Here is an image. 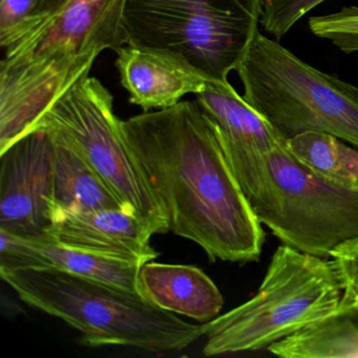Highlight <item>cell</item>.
<instances>
[{
	"instance_id": "cell-18",
	"label": "cell",
	"mask_w": 358,
	"mask_h": 358,
	"mask_svg": "<svg viewBox=\"0 0 358 358\" xmlns=\"http://www.w3.org/2000/svg\"><path fill=\"white\" fill-rule=\"evenodd\" d=\"M310 31L320 38L331 41L343 53L358 52V7H343L328 15L312 16Z\"/></svg>"
},
{
	"instance_id": "cell-13",
	"label": "cell",
	"mask_w": 358,
	"mask_h": 358,
	"mask_svg": "<svg viewBox=\"0 0 358 358\" xmlns=\"http://www.w3.org/2000/svg\"><path fill=\"white\" fill-rule=\"evenodd\" d=\"M138 286L152 305L202 324L217 317L224 305L217 285L192 265L148 262L140 268Z\"/></svg>"
},
{
	"instance_id": "cell-10",
	"label": "cell",
	"mask_w": 358,
	"mask_h": 358,
	"mask_svg": "<svg viewBox=\"0 0 358 358\" xmlns=\"http://www.w3.org/2000/svg\"><path fill=\"white\" fill-rule=\"evenodd\" d=\"M154 234L152 228L129 209L72 210L52 207L51 225L43 236L66 246L144 265L159 257L150 245Z\"/></svg>"
},
{
	"instance_id": "cell-16",
	"label": "cell",
	"mask_w": 358,
	"mask_h": 358,
	"mask_svg": "<svg viewBox=\"0 0 358 358\" xmlns=\"http://www.w3.org/2000/svg\"><path fill=\"white\" fill-rule=\"evenodd\" d=\"M53 141L51 208L60 207L72 210L127 209L87 161L64 144L55 139Z\"/></svg>"
},
{
	"instance_id": "cell-8",
	"label": "cell",
	"mask_w": 358,
	"mask_h": 358,
	"mask_svg": "<svg viewBox=\"0 0 358 358\" xmlns=\"http://www.w3.org/2000/svg\"><path fill=\"white\" fill-rule=\"evenodd\" d=\"M120 121L115 115L110 92L89 76L59 96L33 129H43L77 152L155 234H166V215L125 143Z\"/></svg>"
},
{
	"instance_id": "cell-3",
	"label": "cell",
	"mask_w": 358,
	"mask_h": 358,
	"mask_svg": "<svg viewBox=\"0 0 358 358\" xmlns=\"http://www.w3.org/2000/svg\"><path fill=\"white\" fill-rule=\"evenodd\" d=\"M0 276L27 305L78 330L90 347L166 353L203 336L202 324L160 309L139 292L47 268H0Z\"/></svg>"
},
{
	"instance_id": "cell-4",
	"label": "cell",
	"mask_w": 358,
	"mask_h": 358,
	"mask_svg": "<svg viewBox=\"0 0 358 358\" xmlns=\"http://www.w3.org/2000/svg\"><path fill=\"white\" fill-rule=\"evenodd\" d=\"M259 222L282 245L328 259L358 238V189L310 171L286 146L230 159Z\"/></svg>"
},
{
	"instance_id": "cell-22",
	"label": "cell",
	"mask_w": 358,
	"mask_h": 358,
	"mask_svg": "<svg viewBox=\"0 0 358 358\" xmlns=\"http://www.w3.org/2000/svg\"><path fill=\"white\" fill-rule=\"evenodd\" d=\"M66 1V0H41L34 15L31 17H43V16L50 15L59 9Z\"/></svg>"
},
{
	"instance_id": "cell-15",
	"label": "cell",
	"mask_w": 358,
	"mask_h": 358,
	"mask_svg": "<svg viewBox=\"0 0 358 358\" xmlns=\"http://www.w3.org/2000/svg\"><path fill=\"white\" fill-rule=\"evenodd\" d=\"M282 358L358 357V306L341 305L331 315L270 345Z\"/></svg>"
},
{
	"instance_id": "cell-17",
	"label": "cell",
	"mask_w": 358,
	"mask_h": 358,
	"mask_svg": "<svg viewBox=\"0 0 358 358\" xmlns=\"http://www.w3.org/2000/svg\"><path fill=\"white\" fill-rule=\"evenodd\" d=\"M289 152L320 177L358 189V148L318 131H308L287 140Z\"/></svg>"
},
{
	"instance_id": "cell-14",
	"label": "cell",
	"mask_w": 358,
	"mask_h": 358,
	"mask_svg": "<svg viewBox=\"0 0 358 358\" xmlns=\"http://www.w3.org/2000/svg\"><path fill=\"white\" fill-rule=\"evenodd\" d=\"M196 102L213 123L227 157L266 154L286 146L274 127L227 81L208 80Z\"/></svg>"
},
{
	"instance_id": "cell-20",
	"label": "cell",
	"mask_w": 358,
	"mask_h": 358,
	"mask_svg": "<svg viewBox=\"0 0 358 358\" xmlns=\"http://www.w3.org/2000/svg\"><path fill=\"white\" fill-rule=\"evenodd\" d=\"M330 257L336 264L343 284V295L341 305L358 303V238L349 241L335 249Z\"/></svg>"
},
{
	"instance_id": "cell-19",
	"label": "cell",
	"mask_w": 358,
	"mask_h": 358,
	"mask_svg": "<svg viewBox=\"0 0 358 358\" xmlns=\"http://www.w3.org/2000/svg\"><path fill=\"white\" fill-rule=\"evenodd\" d=\"M326 0H262L261 24L276 39Z\"/></svg>"
},
{
	"instance_id": "cell-5",
	"label": "cell",
	"mask_w": 358,
	"mask_h": 358,
	"mask_svg": "<svg viewBox=\"0 0 358 358\" xmlns=\"http://www.w3.org/2000/svg\"><path fill=\"white\" fill-rule=\"evenodd\" d=\"M343 284L336 264L278 246L255 296L202 324L203 354L267 350L341 307Z\"/></svg>"
},
{
	"instance_id": "cell-12",
	"label": "cell",
	"mask_w": 358,
	"mask_h": 358,
	"mask_svg": "<svg viewBox=\"0 0 358 358\" xmlns=\"http://www.w3.org/2000/svg\"><path fill=\"white\" fill-rule=\"evenodd\" d=\"M142 265L66 246L50 238H28L0 231V268H47L140 292Z\"/></svg>"
},
{
	"instance_id": "cell-11",
	"label": "cell",
	"mask_w": 358,
	"mask_h": 358,
	"mask_svg": "<svg viewBox=\"0 0 358 358\" xmlns=\"http://www.w3.org/2000/svg\"><path fill=\"white\" fill-rule=\"evenodd\" d=\"M115 52L129 102L144 113L177 106L186 95L204 91L208 83L198 69L173 52L133 45Z\"/></svg>"
},
{
	"instance_id": "cell-7",
	"label": "cell",
	"mask_w": 358,
	"mask_h": 358,
	"mask_svg": "<svg viewBox=\"0 0 358 358\" xmlns=\"http://www.w3.org/2000/svg\"><path fill=\"white\" fill-rule=\"evenodd\" d=\"M262 0H127V45L183 56L208 80L227 81L259 32Z\"/></svg>"
},
{
	"instance_id": "cell-1",
	"label": "cell",
	"mask_w": 358,
	"mask_h": 358,
	"mask_svg": "<svg viewBox=\"0 0 358 358\" xmlns=\"http://www.w3.org/2000/svg\"><path fill=\"white\" fill-rule=\"evenodd\" d=\"M120 129L169 231L198 244L211 262L259 261L263 224L196 100L121 120Z\"/></svg>"
},
{
	"instance_id": "cell-6",
	"label": "cell",
	"mask_w": 358,
	"mask_h": 358,
	"mask_svg": "<svg viewBox=\"0 0 358 358\" xmlns=\"http://www.w3.org/2000/svg\"><path fill=\"white\" fill-rule=\"evenodd\" d=\"M244 99L284 139L329 134L358 148V87L299 59L257 32L236 69Z\"/></svg>"
},
{
	"instance_id": "cell-2",
	"label": "cell",
	"mask_w": 358,
	"mask_h": 358,
	"mask_svg": "<svg viewBox=\"0 0 358 358\" xmlns=\"http://www.w3.org/2000/svg\"><path fill=\"white\" fill-rule=\"evenodd\" d=\"M127 0H66L0 38V150L32 131L51 104L89 77L106 50L127 45Z\"/></svg>"
},
{
	"instance_id": "cell-9",
	"label": "cell",
	"mask_w": 358,
	"mask_h": 358,
	"mask_svg": "<svg viewBox=\"0 0 358 358\" xmlns=\"http://www.w3.org/2000/svg\"><path fill=\"white\" fill-rule=\"evenodd\" d=\"M54 141L41 129L0 152V231L45 236L51 225Z\"/></svg>"
},
{
	"instance_id": "cell-21",
	"label": "cell",
	"mask_w": 358,
	"mask_h": 358,
	"mask_svg": "<svg viewBox=\"0 0 358 358\" xmlns=\"http://www.w3.org/2000/svg\"><path fill=\"white\" fill-rule=\"evenodd\" d=\"M41 0H0V38L11 34L31 16Z\"/></svg>"
}]
</instances>
